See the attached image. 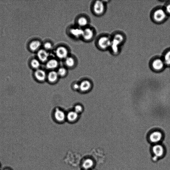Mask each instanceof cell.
I'll return each instance as SVG.
<instances>
[{
	"label": "cell",
	"instance_id": "6da1fadb",
	"mask_svg": "<svg viewBox=\"0 0 170 170\" xmlns=\"http://www.w3.org/2000/svg\"><path fill=\"white\" fill-rule=\"evenodd\" d=\"M111 45L110 49L111 52L114 56L120 53L121 46L126 40L125 35L120 32L114 33L111 36Z\"/></svg>",
	"mask_w": 170,
	"mask_h": 170
},
{
	"label": "cell",
	"instance_id": "7a4b0ae2",
	"mask_svg": "<svg viewBox=\"0 0 170 170\" xmlns=\"http://www.w3.org/2000/svg\"><path fill=\"white\" fill-rule=\"evenodd\" d=\"M167 17L168 14L164 8L161 7L155 8L152 11L151 14L152 21L157 24H161L163 23Z\"/></svg>",
	"mask_w": 170,
	"mask_h": 170
},
{
	"label": "cell",
	"instance_id": "3957f363",
	"mask_svg": "<svg viewBox=\"0 0 170 170\" xmlns=\"http://www.w3.org/2000/svg\"><path fill=\"white\" fill-rule=\"evenodd\" d=\"M149 65L150 68L156 73L161 72L166 66L163 58L160 57L152 58L150 61Z\"/></svg>",
	"mask_w": 170,
	"mask_h": 170
},
{
	"label": "cell",
	"instance_id": "277c9868",
	"mask_svg": "<svg viewBox=\"0 0 170 170\" xmlns=\"http://www.w3.org/2000/svg\"><path fill=\"white\" fill-rule=\"evenodd\" d=\"M111 37L107 35L102 36L97 42L98 46L102 50H110L111 45Z\"/></svg>",
	"mask_w": 170,
	"mask_h": 170
},
{
	"label": "cell",
	"instance_id": "5b68a950",
	"mask_svg": "<svg viewBox=\"0 0 170 170\" xmlns=\"http://www.w3.org/2000/svg\"><path fill=\"white\" fill-rule=\"evenodd\" d=\"M106 2L104 1H97L94 2L93 11L95 14L101 16L104 14L106 10Z\"/></svg>",
	"mask_w": 170,
	"mask_h": 170
},
{
	"label": "cell",
	"instance_id": "8992f818",
	"mask_svg": "<svg viewBox=\"0 0 170 170\" xmlns=\"http://www.w3.org/2000/svg\"><path fill=\"white\" fill-rule=\"evenodd\" d=\"M55 52L57 57L61 60H65L69 56V51L66 47L64 46L58 47L55 50Z\"/></svg>",
	"mask_w": 170,
	"mask_h": 170
},
{
	"label": "cell",
	"instance_id": "52a82bcc",
	"mask_svg": "<svg viewBox=\"0 0 170 170\" xmlns=\"http://www.w3.org/2000/svg\"><path fill=\"white\" fill-rule=\"evenodd\" d=\"M163 137V135L160 131H154L150 133L149 139L150 142L154 144H157L161 141Z\"/></svg>",
	"mask_w": 170,
	"mask_h": 170
},
{
	"label": "cell",
	"instance_id": "ba28073f",
	"mask_svg": "<svg viewBox=\"0 0 170 170\" xmlns=\"http://www.w3.org/2000/svg\"><path fill=\"white\" fill-rule=\"evenodd\" d=\"M94 36L93 30L90 28L86 27L83 29L82 37L84 40L89 41L92 40Z\"/></svg>",
	"mask_w": 170,
	"mask_h": 170
},
{
	"label": "cell",
	"instance_id": "9c48e42d",
	"mask_svg": "<svg viewBox=\"0 0 170 170\" xmlns=\"http://www.w3.org/2000/svg\"><path fill=\"white\" fill-rule=\"evenodd\" d=\"M37 55L40 61L46 62L49 60L50 56V54L48 51L44 49L39 50Z\"/></svg>",
	"mask_w": 170,
	"mask_h": 170
},
{
	"label": "cell",
	"instance_id": "30bf717a",
	"mask_svg": "<svg viewBox=\"0 0 170 170\" xmlns=\"http://www.w3.org/2000/svg\"><path fill=\"white\" fill-rule=\"evenodd\" d=\"M152 151L154 155L157 157L163 156L164 153V149L163 146L158 144L153 146Z\"/></svg>",
	"mask_w": 170,
	"mask_h": 170
},
{
	"label": "cell",
	"instance_id": "8fae6325",
	"mask_svg": "<svg viewBox=\"0 0 170 170\" xmlns=\"http://www.w3.org/2000/svg\"><path fill=\"white\" fill-rule=\"evenodd\" d=\"M83 33V29L81 28L74 27L70 30V33L72 36L77 38L82 37Z\"/></svg>",
	"mask_w": 170,
	"mask_h": 170
},
{
	"label": "cell",
	"instance_id": "7c38bea8",
	"mask_svg": "<svg viewBox=\"0 0 170 170\" xmlns=\"http://www.w3.org/2000/svg\"><path fill=\"white\" fill-rule=\"evenodd\" d=\"M59 63L56 59H52L46 62V66L47 69L52 70L56 69L58 66Z\"/></svg>",
	"mask_w": 170,
	"mask_h": 170
},
{
	"label": "cell",
	"instance_id": "4fadbf2b",
	"mask_svg": "<svg viewBox=\"0 0 170 170\" xmlns=\"http://www.w3.org/2000/svg\"><path fill=\"white\" fill-rule=\"evenodd\" d=\"M35 76L37 80L41 81H44L47 76L45 71L40 69H38L36 70Z\"/></svg>",
	"mask_w": 170,
	"mask_h": 170
},
{
	"label": "cell",
	"instance_id": "5bb4252c",
	"mask_svg": "<svg viewBox=\"0 0 170 170\" xmlns=\"http://www.w3.org/2000/svg\"><path fill=\"white\" fill-rule=\"evenodd\" d=\"M55 117L58 121L62 122L64 121L66 118L65 113L60 109H57L55 112Z\"/></svg>",
	"mask_w": 170,
	"mask_h": 170
},
{
	"label": "cell",
	"instance_id": "9a60e30c",
	"mask_svg": "<svg viewBox=\"0 0 170 170\" xmlns=\"http://www.w3.org/2000/svg\"><path fill=\"white\" fill-rule=\"evenodd\" d=\"M89 20L87 18L85 17H79L77 21V23L79 27L81 28L84 27L85 28L89 24Z\"/></svg>",
	"mask_w": 170,
	"mask_h": 170
},
{
	"label": "cell",
	"instance_id": "2e32d148",
	"mask_svg": "<svg viewBox=\"0 0 170 170\" xmlns=\"http://www.w3.org/2000/svg\"><path fill=\"white\" fill-rule=\"evenodd\" d=\"M59 76L57 72L54 70L51 71L47 75L48 80L52 82L56 81L58 80Z\"/></svg>",
	"mask_w": 170,
	"mask_h": 170
},
{
	"label": "cell",
	"instance_id": "e0dca14e",
	"mask_svg": "<svg viewBox=\"0 0 170 170\" xmlns=\"http://www.w3.org/2000/svg\"><path fill=\"white\" fill-rule=\"evenodd\" d=\"M91 86L90 82L88 80H85L81 82L80 85V89L82 91L85 92L89 90Z\"/></svg>",
	"mask_w": 170,
	"mask_h": 170
},
{
	"label": "cell",
	"instance_id": "ac0fdd59",
	"mask_svg": "<svg viewBox=\"0 0 170 170\" xmlns=\"http://www.w3.org/2000/svg\"><path fill=\"white\" fill-rule=\"evenodd\" d=\"M66 65L69 68H72L76 64L75 59L72 56H69L65 60Z\"/></svg>",
	"mask_w": 170,
	"mask_h": 170
},
{
	"label": "cell",
	"instance_id": "d6986e66",
	"mask_svg": "<svg viewBox=\"0 0 170 170\" xmlns=\"http://www.w3.org/2000/svg\"><path fill=\"white\" fill-rule=\"evenodd\" d=\"M41 43L40 41L35 40L32 42L30 44V48L32 51L37 50L40 48Z\"/></svg>",
	"mask_w": 170,
	"mask_h": 170
},
{
	"label": "cell",
	"instance_id": "ffe728a7",
	"mask_svg": "<svg viewBox=\"0 0 170 170\" xmlns=\"http://www.w3.org/2000/svg\"><path fill=\"white\" fill-rule=\"evenodd\" d=\"M162 58L165 66H170V50L166 51Z\"/></svg>",
	"mask_w": 170,
	"mask_h": 170
},
{
	"label": "cell",
	"instance_id": "44dd1931",
	"mask_svg": "<svg viewBox=\"0 0 170 170\" xmlns=\"http://www.w3.org/2000/svg\"><path fill=\"white\" fill-rule=\"evenodd\" d=\"M78 117V114L76 112L71 111L67 114V117L69 120L70 121L76 120Z\"/></svg>",
	"mask_w": 170,
	"mask_h": 170
},
{
	"label": "cell",
	"instance_id": "7402d4cb",
	"mask_svg": "<svg viewBox=\"0 0 170 170\" xmlns=\"http://www.w3.org/2000/svg\"><path fill=\"white\" fill-rule=\"evenodd\" d=\"M93 161L90 159H87L83 164V167L86 169H89L93 167Z\"/></svg>",
	"mask_w": 170,
	"mask_h": 170
},
{
	"label": "cell",
	"instance_id": "603a6c76",
	"mask_svg": "<svg viewBox=\"0 0 170 170\" xmlns=\"http://www.w3.org/2000/svg\"><path fill=\"white\" fill-rule=\"evenodd\" d=\"M36 59H34L31 62V65L33 68L35 69H38L40 67L41 64L40 62Z\"/></svg>",
	"mask_w": 170,
	"mask_h": 170
},
{
	"label": "cell",
	"instance_id": "cb8c5ba5",
	"mask_svg": "<svg viewBox=\"0 0 170 170\" xmlns=\"http://www.w3.org/2000/svg\"><path fill=\"white\" fill-rule=\"evenodd\" d=\"M57 72L59 76L63 77L67 73V70L65 67H62L58 69Z\"/></svg>",
	"mask_w": 170,
	"mask_h": 170
},
{
	"label": "cell",
	"instance_id": "d4e9b609",
	"mask_svg": "<svg viewBox=\"0 0 170 170\" xmlns=\"http://www.w3.org/2000/svg\"><path fill=\"white\" fill-rule=\"evenodd\" d=\"M43 46H44V49L48 51L52 49L53 48L52 43L49 42H46L45 43Z\"/></svg>",
	"mask_w": 170,
	"mask_h": 170
},
{
	"label": "cell",
	"instance_id": "484cf974",
	"mask_svg": "<svg viewBox=\"0 0 170 170\" xmlns=\"http://www.w3.org/2000/svg\"><path fill=\"white\" fill-rule=\"evenodd\" d=\"M83 110L82 106L80 105H77L74 107V111L78 114L81 112Z\"/></svg>",
	"mask_w": 170,
	"mask_h": 170
},
{
	"label": "cell",
	"instance_id": "4316f807",
	"mask_svg": "<svg viewBox=\"0 0 170 170\" xmlns=\"http://www.w3.org/2000/svg\"><path fill=\"white\" fill-rule=\"evenodd\" d=\"M164 9L168 15V14H170V3L166 5Z\"/></svg>",
	"mask_w": 170,
	"mask_h": 170
},
{
	"label": "cell",
	"instance_id": "83f0119b",
	"mask_svg": "<svg viewBox=\"0 0 170 170\" xmlns=\"http://www.w3.org/2000/svg\"><path fill=\"white\" fill-rule=\"evenodd\" d=\"M74 88L75 89H80V85L77 84H75L74 85Z\"/></svg>",
	"mask_w": 170,
	"mask_h": 170
},
{
	"label": "cell",
	"instance_id": "f1b7e54d",
	"mask_svg": "<svg viewBox=\"0 0 170 170\" xmlns=\"http://www.w3.org/2000/svg\"><path fill=\"white\" fill-rule=\"evenodd\" d=\"M3 170H13L10 168H7L4 169Z\"/></svg>",
	"mask_w": 170,
	"mask_h": 170
},
{
	"label": "cell",
	"instance_id": "f546056e",
	"mask_svg": "<svg viewBox=\"0 0 170 170\" xmlns=\"http://www.w3.org/2000/svg\"><path fill=\"white\" fill-rule=\"evenodd\" d=\"M0 168H1V165H0Z\"/></svg>",
	"mask_w": 170,
	"mask_h": 170
}]
</instances>
